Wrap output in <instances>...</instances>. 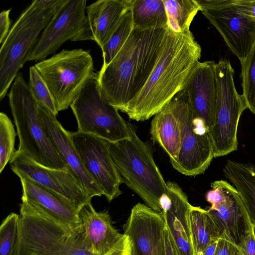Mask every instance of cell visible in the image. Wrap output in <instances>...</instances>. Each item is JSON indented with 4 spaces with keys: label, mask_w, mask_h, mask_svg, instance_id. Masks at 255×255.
Segmentation results:
<instances>
[{
    "label": "cell",
    "mask_w": 255,
    "mask_h": 255,
    "mask_svg": "<svg viewBox=\"0 0 255 255\" xmlns=\"http://www.w3.org/2000/svg\"><path fill=\"white\" fill-rule=\"evenodd\" d=\"M70 107L76 118L78 131L91 134L108 142L129 137L131 125L109 104L102 94L98 73L86 84Z\"/></svg>",
    "instance_id": "cell-9"
},
{
    "label": "cell",
    "mask_w": 255,
    "mask_h": 255,
    "mask_svg": "<svg viewBox=\"0 0 255 255\" xmlns=\"http://www.w3.org/2000/svg\"><path fill=\"white\" fill-rule=\"evenodd\" d=\"M21 201L18 255H95L87 246L82 225L65 226Z\"/></svg>",
    "instance_id": "cell-3"
},
{
    "label": "cell",
    "mask_w": 255,
    "mask_h": 255,
    "mask_svg": "<svg viewBox=\"0 0 255 255\" xmlns=\"http://www.w3.org/2000/svg\"><path fill=\"white\" fill-rule=\"evenodd\" d=\"M123 183L137 194L148 207L162 213L159 200L167 193V183L156 164L151 150L131 126V135L108 142Z\"/></svg>",
    "instance_id": "cell-5"
},
{
    "label": "cell",
    "mask_w": 255,
    "mask_h": 255,
    "mask_svg": "<svg viewBox=\"0 0 255 255\" xmlns=\"http://www.w3.org/2000/svg\"><path fill=\"white\" fill-rule=\"evenodd\" d=\"M214 255H243L240 248L227 239L222 237L217 243Z\"/></svg>",
    "instance_id": "cell-34"
},
{
    "label": "cell",
    "mask_w": 255,
    "mask_h": 255,
    "mask_svg": "<svg viewBox=\"0 0 255 255\" xmlns=\"http://www.w3.org/2000/svg\"><path fill=\"white\" fill-rule=\"evenodd\" d=\"M29 75L28 86L35 101L38 105L44 107L56 116L58 112L54 99L34 65L29 68Z\"/></svg>",
    "instance_id": "cell-32"
},
{
    "label": "cell",
    "mask_w": 255,
    "mask_h": 255,
    "mask_svg": "<svg viewBox=\"0 0 255 255\" xmlns=\"http://www.w3.org/2000/svg\"><path fill=\"white\" fill-rule=\"evenodd\" d=\"M189 222L197 255H201L206 247L222 237L223 233L213 218L207 210L200 207L191 205Z\"/></svg>",
    "instance_id": "cell-25"
},
{
    "label": "cell",
    "mask_w": 255,
    "mask_h": 255,
    "mask_svg": "<svg viewBox=\"0 0 255 255\" xmlns=\"http://www.w3.org/2000/svg\"><path fill=\"white\" fill-rule=\"evenodd\" d=\"M216 63L199 62L191 73L183 89L193 118L203 124L209 131L213 123L217 98Z\"/></svg>",
    "instance_id": "cell-17"
},
{
    "label": "cell",
    "mask_w": 255,
    "mask_h": 255,
    "mask_svg": "<svg viewBox=\"0 0 255 255\" xmlns=\"http://www.w3.org/2000/svg\"><path fill=\"white\" fill-rule=\"evenodd\" d=\"M183 90L159 111L151 123V139L167 153L170 161L176 159L183 141L179 111Z\"/></svg>",
    "instance_id": "cell-21"
},
{
    "label": "cell",
    "mask_w": 255,
    "mask_h": 255,
    "mask_svg": "<svg viewBox=\"0 0 255 255\" xmlns=\"http://www.w3.org/2000/svg\"><path fill=\"white\" fill-rule=\"evenodd\" d=\"M166 222L162 213L138 203L123 226L131 241V255H165Z\"/></svg>",
    "instance_id": "cell-16"
},
{
    "label": "cell",
    "mask_w": 255,
    "mask_h": 255,
    "mask_svg": "<svg viewBox=\"0 0 255 255\" xmlns=\"http://www.w3.org/2000/svg\"><path fill=\"white\" fill-rule=\"evenodd\" d=\"M167 18V27L172 32L182 33L190 26L200 7L196 0H163Z\"/></svg>",
    "instance_id": "cell-27"
},
{
    "label": "cell",
    "mask_w": 255,
    "mask_h": 255,
    "mask_svg": "<svg viewBox=\"0 0 255 255\" xmlns=\"http://www.w3.org/2000/svg\"><path fill=\"white\" fill-rule=\"evenodd\" d=\"M9 163L11 170L19 178L31 181L57 194L78 212L91 202L92 199L69 170L44 166L17 150Z\"/></svg>",
    "instance_id": "cell-15"
},
{
    "label": "cell",
    "mask_w": 255,
    "mask_h": 255,
    "mask_svg": "<svg viewBox=\"0 0 255 255\" xmlns=\"http://www.w3.org/2000/svg\"><path fill=\"white\" fill-rule=\"evenodd\" d=\"M131 9L134 28L167 26L163 0H132Z\"/></svg>",
    "instance_id": "cell-26"
},
{
    "label": "cell",
    "mask_w": 255,
    "mask_h": 255,
    "mask_svg": "<svg viewBox=\"0 0 255 255\" xmlns=\"http://www.w3.org/2000/svg\"><path fill=\"white\" fill-rule=\"evenodd\" d=\"M20 247V215L11 213L0 227V255H18Z\"/></svg>",
    "instance_id": "cell-28"
},
{
    "label": "cell",
    "mask_w": 255,
    "mask_h": 255,
    "mask_svg": "<svg viewBox=\"0 0 255 255\" xmlns=\"http://www.w3.org/2000/svg\"><path fill=\"white\" fill-rule=\"evenodd\" d=\"M164 245L165 255H178L166 224L164 231Z\"/></svg>",
    "instance_id": "cell-38"
},
{
    "label": "cell",
    "mask_w": 255,
    "mask_h": 255,
    "mask_svg": "<svg viewBox=\"0 0 255 255\" xmlns=\"http://www.w3.org/2000/svg\"><path fill=\"white\" fill-rule=\"evenodd\" d=\"M8 96L19 138L17 150L44 166L69 170L45 129L39 106L21 72L16 76Z\"/></svg>",
    "instance_id": "cell-4"
},
{
    "label": "cell",
    "mask_w": 255,
    "mask_h": 255,
    "mask_svg": "<svg viewBox=\"0 0 255 255\" xmlns=\"http://www.w3.org/2000/svg\"><path fill=\"white\" fill-rule=\"evenodd\" d=\"M218 241L206 247L203 251L201 255H214L216 252Z\"/></svg>",
    "instance_id": "cell-39"
},
{
    "label": "cell",
    "mask_w": 255,
    "mask_h": 255,
    "mask_svg": "<svg viewBox=\"0 0 255 255\" xmlns=\"http://www.w3.org/2000/svg\"><path fill=\"white\" fill-rule=\"evenodd\" d=\"M65 0L50 7L33 0L12 25L0 49V100L5 96L40 35Z\"/></svg>",
    "instance_id": "cell-6"
},
{
    "label": "cell",
    "mask_w": 255,
    "mask_h": 255,
    "mask_svg": "<svg viewBox=\"0 0 255 255\" xmlns=\"http://www.w3.org/2000/svg\"><path fill=\"white\" fill-rule=\"evenodd\" d=\"M167 193L171 205L162 213L172 241L178 255H197L190 230L189 211L191 204L186 194L175 182L168 181Z\"/></svg>",
    "instance_id": "cell-19"
},
{
    "label": "cell",
    "mask_w": 255,
    "mask_h": 255,
    "mask_svg": "<svg viewBox=\"0 0 255 255\" xmlns=\"http://www.w3.org/2000/svg\"><path fill=\"white\" fill-rule=\"evenodd\" d=\"M16 135L14 126L9 118L4 113L0 114V173L12 159Z\"/></svg>",
    "instance_id": "cell-31"
},
{
    "label": "cell",
    "mask_w": 255,
    "mask_h": 255,
    "mask_svg": "<svg viewBox=\"0 0 255 255\" xmlns=\"http://www.w3.org/2000/svg\"><path fill=\"white\" fill-rule=\"evenodd\" d=\"M46 84L58 112L67 110L95 75L89 51L63 49L34 65Z\"/></svg>",
    "instance_id": "cell-7"
},
{
    "label": "cell",
    "mask_w": 255,
    "mask_h": 255,
    "mask_svg": "<svg viewBox=\"0 0 255 255\" xmlns=\"http://www.w3.org/2000/svg\"><path fill=\"white\" fill-rule=\"evenodd\" d=\"M234 73L228 59H221L216 63V104L213 123L209 131L214 157L237 150L239 120L248 109L243 95L239 94L236 88Z\"/></svg>",
    "instance_id": "cell-8"
},
{
    "label": "cell",
    "mask_w": 255,
    "mask_h": 255,
    "mask_svg": "<svg viewBox=\"0 0 255 255\" xmlns=\"http://www.w3.org/2000/svg\"><path fill=\"white\" fill-rule=\"evenodd\" d=\"M86 0H65L30 50L26 62L42 61L66 41L94 40L88 24Z\"/></svg>",
    "instance_id": "cell-10"
},
{
    "label": "cell",
    "mask_w": 255,
    "mask_h": 255,
    "mask_svg": "<svg viewBox=\"0 0 255 255\" xmlns=\"http://www.w3.org/2000/svg\"><path fill=\"white\" fill-rule=\"evenodd\" d=\"M79 215L87 246L95 255H106L124 236L113 226L108 211H96L91 202L84 206Z\"/></svg>",
    "instance_id": "cell-22"
},
{
    "label": "cell",
    "mask_w": 255,
    "mask_h": 255,
    "mask_svg": "<svg viewBox=\"0 0 255 255\" xmlns=\"http://www.w3.org/2000/svg\"><path fill=\"white\" fill-rule=\"evenodd\" d=\"M239 248L243 255H255V237L253 228Z\"/></svg>",
    "instance_id": "cell-37"
},
{
    "label": "cell",
    "mask_w": 255,
    "mask_h": 255,
    "mask_svg": "<svg viewBox=\"0 0 255 255\" xmlns=\"http://www.w3.org/2000/svg\"><path fill=\"white\" fill-rule=\"evenodd\" d=\"M105 255H131V244L129 237L124 234L121 240Z\"/></svg>",
    "instance_id": "cell-35"
},
{
    "label": "cell",
    "mask_w": 255,
    "mask_h": 255,
    "mask_svg": "<svg viewBox=\"0 0 255 255\" xmlns=\"http://www.w3.org/2000/svg\"><path fill=\"white\" fill-rule=\"evenodd\" d=\"M253 231L255 237V226H253Z\"/></svg>",
    "instance_id": "cell-40"
},
{
    "label": "cell",
    "mask_w": 255,
    "mask_h": 255,
    "mask_svg": "<svg viewBox=\"0 0 255 255\" xmlns=\"http://www.w3.org/2000/svg\"><path fill=\"white\" fill-rule=\"evenodd\" d=\"M223 172L239 192L251 224L255 226V167L250 163L228 160Z\"/></svg>",
    "instance_id": "cell-24"
},
{
    "label": "cell",
    "mask_w": 255,
    "mask_h": 255,
    "mask_svg": "<svg viewBox=\"0 0 255 255\" xmlns=\"http://www.w3.org/2000/svg\"><path fill=\"white\" fill-rule=\"evenodd\" d=\"M132 0H99L86 7V16L94 41L101 49L131 8Z\"/></svg>",
    "instance_id": "cell-23"
},
{
    "label": "cell",
    "mask_w": 255,
    "mask_h": 255,
    "mask_svg": "<svg viewBox=\"0 0 255 255\" xmlns=\"http://www.w3.org/2000/svg\"><path fill=\"white\" fill-rule=\"evenodd\" d=\"M11 8L2 10L0 13V43L1 44L7 37L10 29L11 20L9 13Z\"/></svg>",
    "instance_id": "cell-36"
},
{
    "label": "cell",
    "mask_w": 255,
    "mask_h": 255,
    "mask_svg": "<svg viewBox=\"0 0 255 255\" xmlns=\"http://www.w3.org/2000/svg\"><path fill=\"white\" fill-rule=\"evenodd\" d=\"M211 187L212 190L206 194V200L211 204L207 211L221 230L222 237L239 247L253 228L242 198L225 180L214 181Z\"/></svg>",
    "instance_id": "cell-12"
},
{
    "label": "cell",
    "mask_w": 255,
    "mask_h": 255,
    "mask_svg": "<svg viewBox=\"0 0 255 255\" xmlns=\"http://www.w3.org/2000/svg\"><path fill=\"white\" fill-rule=\"evenodd\" d=\"M38 106L45 129L69 171L78 181L90 198L103 195L101 188L84 166L72 142L70 131L63 127L56 116L50 111L41 105Z\"/></svg>",
    "instance_id": "cell-18"
},
{
    "label": "cell",
    "mask_w": 255,
    "mask_h": 255,
    "mask_svg": "<svg viewBox=\"0 0 255 255\" xmlns=\"http://www.w3.org/2000/svg\"><path fill=\"white\" fill-rule=\"evenodd\" d=\"M19 179L22 198L34 209L65 226L76 228L82 225L79 212L66 200L36 183Z\"/></svg>",
    "instance_id": "cell-20"
},
{
    "label": "cell",
    "mask_w": 255,
    "mask_h": 255,
    "mask_svg": "<svg viewBox=\"0 0 255 255\" xmlns=\"http://www.w3.org/2000/svg\"><path fill=\"white\" fill-rule=\"evenodd\" d=\"M233 4L238 13L255 21V0H233Z\"/></svg>",
    "instance_id": "cell-33"
},
{
    "label": "cell",
    "mask_w": 255,
    "mask_h": 255,
    "mask_svg": "<svg viewBox=\"0 0 255 255\" xmlns=\"http://www.w3.org/2000/svg\"><path fill=\"white\" fill-rule=\"evenodd\" d=\"M201 56V46L190 30L176 33L167 28L155 66L125 113L136 121L155 115L183 90Z\"/></svg>",
    "instance_id": "cell-1"
},
{
    "label": "cell",
    "mask_w": 255,
    "mask_h": 255,
    "mask_svg": "<svg viewBox=\"0 0 255 255\" xmlns=\"http://www.w3.org/2000/svg\"><path fill=\"white\" fill-rule=\"evenodd\" d=\"M167 28H133L112 61L98 72L102 94L109 104L125 112L155 66Z\"/></svg>",
    "instance_id": "cell-2"
},
{
    "label": "cell",
    "mask_w": 255,
    "mask_h": 255,
    "mask_svg": "<svg viewBox=\"0 0 255 255\" xmlns=\"http://www.w3.org/2000/svg\"><path fill=\"white\" fill-rule=\"evenodd\" d=\"M179 117L183 141L176 159L170 162L182 174L196 176L207 169L214 157V152L209 131L203 124L193 119L183 90Z\"/></svg>",
    "instance_id": "cell-11"
},
{
    "label": "cell",
    "mask_w": 255,
    "mask_h": 255,
    "mask_svg": "<svg viewBox=\"0 0 255 255\" xmlns=\"http://www.w3.org/2000/svg\"><path fill=\"white\" fill-rule=\"evenodd\" d=\"M203 14L217 29L231 51L243 61L255 40V21L236 10L233 0H196Z\"/></svg>",
    "instance_id": "cell-13"
},
{
    "label": "cell",
    "mask_w": 255,
    "mask_h": 255,
    "mask_svg": "<svg viewBox=\"0 0 255 255\" xmlns=\"http://www.w3.org/2000/svg\"><path fill=\"white\" fill-rule=\"evenodd\" d=\"M241 64L243 95L249 109L255 114V40Z\"/></svg>",
    "instance_id": "cell-30"
},
{
    "label": "cell",
    "mask_w": 255,
    "mask_h": 255,
    "mask_svg": "<svg viewBox=\"0 0 255 255\" xmlns=\"http://www.w3.org/2000/svg\"><path fill=\"white\" fill-rule=\"evenodd\" d=\"M133 29L131 9L126 14L120 25L102 49L104 69L114 59L126 42Z\"/></svg>",
    "instance_id": "cell-29"
},
{
    "label": "cell",
    "mask_w": 255,
    "mask_h": 255,
    "mask_svg": "<svg viewBox=\"0 0 255 255\" xmlns=\"http://www.w3.org/2000/svg\"><path fill=\"white\" fill-rule=\"evenodd\" d=\"M70 135L86 170L101 188L109 202L118 197L123 183L110 153L107 141L95 135L80 131Z\"/></svg>",
    "instance_id": "cell-14"
}]
</instances>
